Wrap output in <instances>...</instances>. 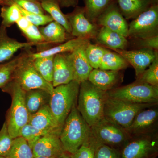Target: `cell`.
<instances>
[{
	"mask_svg": "<svg viewBox=\"0 0 158 158\" xmlns=\"http://www.w3.org/2000/svg\"><path fill=\"white\" fill-rule=\"evenodd\" d=\"M16 24L19 28L22 31L27 28L31 23L26 18L22 15L16 23Z\"/></svg>",
	"mask_w": 158,
	"mask_h": 158,
	"instance_id": "43",
	"label": "cell"
},
{
	"mask_svg": "<svg viewBox=\"0 0 158 158\" xmlns=\"http://www.w3.org/2000/svg\"><path fill=\"white\" fill-rule=\"evenodd\" d=\"M90 137L96 145L104 144L120 151L131 138L126 129L104 117L90 127Z\"/></svg>",
	"mask_w": 158,
	"mask_h": 158,
	"instance_id": "7",
	"label": "cell"
},
{
	"mask_svg": "<svg viewBox=\"0 0 158 158\" xmlns=\"http://www.w3.org/2000/svg\"><path fill=\"white\" fill-rule=\"evenodd\" d=\"M67 53L57 54L54 56L52 81L54 88L68 84L74 80L73 69Z\"/></svg>",
	"mask_w": 158,
	"mask_h": 158,
	"instance_id": "18",
	"label": "cell"
},
{
	"mask_svg": "<svg viewBox=\"0 0 158 158\" xmlns=\"http://www.w3.org/2000/svg\"><path fill=\"white\" fill-rule=\"evenodd\" d=\"M13 139L9 134L5 121L0 130V156L5 157L9 152L12 145Z\"/></svg>",
	"mask_w": 158,
	"mask_h": 158,
	"instance_id": "38",
	"label": "cell"
},
{
	"mask_svg": "<svg viewBox=\"0 0 158 158\" xmlns=\"http://www.w3.org/2000/svg\"><path fill=\"white\" fill-rule=\"evenodd\" d=\"M80 84L75 81L54 88L49 106L61 130L66 118L76 106Z\"/></svg>",
	"mask_w": 158,
	"mask_h": 158,
	"instance_id": "4",
	"label": "cell"
},
{
	"mask_svg": "<svg viewBox=\"0 0 158 158\" xmlns=\"http://www.w3.org/2000/svg\"><path fill=\"white\" fill-rule=\"evenodd\" d=\"M5 158H34L33 150L22 137L13 139L11 148Z\"/></svg>",
	"mask_w": 158,
	"mask_h": 158,
	"instance_id": "30",
	"label": "cell"
},
{
	"mask_svg": "<svg viewBox=\"0 0 158 158\" xmlns=\"http://www.w3.org/2000/svg\"><path fill=\"white\" fill-rule=\"evenodd\" d=\"M108 50L107 48L103 47L88 43L85 48V54L89 64L93 69L99 68L103 56Z\"/></svg>",
	"mask_w": 158,
	"mask_h": 158,
	"instance_id": "34",
	"label": "cell"
},
{
	"mask_svg": "<svg viewBox=\"0 0 158 158\" xmlns=\"http://www.w3.org/2000/svg\"><path fill=\"white\" fill-rule=\"evenodd\" d=\"M94 158H122L121 151L104 144L96 145Z\"/></svg>",
	"mask_w": 158,
	"mask_h": 158,
	"instance_id": "40",
	"label": "cell"
},
{
	"mask_svg": "<svg viewBox=\"0 0 158 158\" xmlns=\"http://www.w3.org/2000/svg\"><path fill=\"white\" fill-rule=\"evenodd\" d=\"M134 67L136 78L140 76L158 56V51L152 49L139 48L133 50H114Z\"/></svg>",
	"mask_w": 158,
	"mask_h": 158,
	"instance_id": "13",
	"label": "cell"
},
{
	"mask_svg": "<svg viewBox=\"0 0 158 158\" xmlns=\"http://www.w3.org/2000/svg\"><path fill=\"white\" fill-rule=\"evenodd\" d=\"M47 134L48 133L40 131L28 123L21 130L20 136L27 142L29 146L32 149L37 141L42 136Z\"/></svg>",
	"mask_w": 158,
	"mask_h": 158,
	"instance_id": "35",
	"label": "cell"
},
{
	"mask_svg": "<svg viewBox=\"0 0 158 158\" xmlns=\"http://www.w3.org/2000/svg\"><path fill=\"white\" fill-rule=\"evenodd\" d=\"M95 39L101 46L113 50H126L128 46L127 38L106 27H101Z\"/></svg>",
	"mask_w": 158,
	"mask_h": 158,
	"instance_id": "21",
	"label": "cell"
},
{
	"mask_svg": "<svg viewBox=\"0 0 158 158\" xmlns=\"http://www.w3.org/2000/svg\"><path fill=\"white\" fill-rule=\"evenodd\" d=\"M108 97L106 92L88 80L80 84L77 108L90 127L104 118V107Z\"/></svg>",
	"mask_w": 158,
	"mask_h": 158,
	"instance_id": "1",
	"label": "cell"
},
{
	"mask_svg": "<svg viewBox=\"0 0 158 158\" xmlns=\"http://www.w3.org/2000/svg\"><path fill=\"white\" fill-rule=\"evenodd\" d=\"M34 158L37 157L57 158L65 151L59 135L48 133L42 136L32 148Z\"/></svg>",
	"mask_w": 158,
	"mask_h": 158,
	"instance_id": "15",
	"label": "cell"
},
{
	"mask_svg": "<svg viewBox=\"0 0 158 158\" xmlns=\"http://www.w3.org/2000/svg\"><path fill=\"white\" fill-rule=\"evenodd\" d=\"M107 92L108 97L136 104H158V87L136 81Z\"/></svg>",
	"mask_w": 158,
	"mask_h": 158,
	"instance_id": "8",
	"label": "cell"
},
{
	"mask_svg": "<svg viewBox=\"0 0 158 158\" xmlns=\"http://www.w3.org/2000/svg\"><path fill=\"white\" fill-rule=\"evenodd\" d=\"M29 123L40 131L60 135L61 129L51 112L49 105H46L33 115H30Z\"/></svg>",
	"mask_w": 158,
	"mask_h": 158,
	"instance_id": "20",
	"label": "cell"
},
{
	"mask_svg": "<svg viewBox=\"0 0 158 158\" xmlns=\"http://www.w3.org/2000/svg\"><path fill=\"white\" fill-rule=\"evenodd\" d=\"M158 36V5H153L128 25V37L141 39Z\"/></svg>",
	"mask_w": 158,
	"mask_h": 158,
	"instance_id": "10",
	"label": "cell"
},
{
	"mask_svg": "<svg viewBox=\"0 0 158 158\" xmlns=\"http://www.w3.org/2000/svg\"><path fill=\"white\" fill-rule=\"evenodd\" d=\"M88 81L101 90L107 92L119 87L123 81V75L120 71L93 69Z\"/></svg>",
	"mask_w": 158,
	"mask_h": 158,
	"instance_id": "16",
	"label": "cell"
},
{
	"mask_svg": "<svg viewBox=\"0 0 158 158\" xmlns=\"http://www.w3.org/2000/svg\"><path fill=\"white\" fill-rule=\"evenodd\" d=\"M41 6L45 12L49 14L54 21L64 27L67 33L71 35V29L66 14H64L60 9L59 3L56 0H42Z\"/></svg>",
	"mask_w": 158,
	"mask_h": 158,
	"instance_id": "26",
	"label": "cell"
},
{
	"mask_svg": "<svg viewBox=\"0 0 158 158\" xmlns=\"http://www.w3.org/2000/svg\"><path fill=\"white\" fill-rule=\"evenodd\" d=\"M59 3L60 7H76L78 3L79 0H56Z\"/></svg>",
	"mask_w": 158,
	"mask_h": 158,
	"instance_id": "42",
	"label": "cell"
},
{
	"mask_svg": "<svg viewBox=\"0 0 158 158\" xmlns=\"http://www.w3.org/2000/svg\"><path fill=\"white\" fill-rule=\"evenodd\" d=\"M38 1H39L40 2H41V1H42V0H38Z\"/></svg>",
	"mask_w": 158,
	"mask_h": 158,
	"instance_id": "47",
	"label": "cell"
},
{
	"mask_svg": "<svg viewBox=\"0 0 158 158\" xmlns=\"http://www.w3.org/2000/svg\"><path fill=\"white\" fill-rule=\"evenodd\" d=\"M31 48L24 49L22 52L9 62L0 65V88H3L11 81L15 70Z\"/></svg>",
	"mask_w": 158,
	"mask_h": 158,
	"instance_id": "27",
	"label": "cell"
},
{
	"mask_svg": "<svg viewBox=\"0 0 158 158\" xmlns=\"http://www.w3.org/2000/svg\"><path fill=\"white\" fill-rule=\"evenodd\" d=\"M158 128L157 105L140 111L126 130L131 137L158 132Z\"/></svg>",
	"mask_w": 158,
	"mask_h": 158,
	"instance_id": "12",
	"label": "cell"
},
{
	"mask_svg": "<svg viewBox=\"0 0 158 158\" xmlns=\"http://www.w3.org/2000/svg\"><path fill=\"white\" fill-rule=\"evenodd\" d=\"M54 56H49L35 59L32 58L33 64L37 71L46 81L52 84L53 73Z\"/></svg>",
	"mask_w": 158,
	"mask_h": 158,
	"instance_id": "31",
	"label": "cell"
},
{
	"mask_svg": "<svg viewBox=\"0 0 158 158\" xmlns=\"http://www.w3.org/2000/svg\"><path fill=\"white\" fill-rule=\"evenodd\" d=\"M89 42H90L89 40L75 37L69 40L62 43L57 44V45H54L45 50L36 53L33 52L31 54V56L32 59H35L39 57L55 56L57 54L70 53L80 46Z\"/></svg>",
	"mask_w": 158,
	"mask_h": 158,
	"instance_id": "24",
	"label": "cell"
},
{
	"mask_svg": "<svg viewBox=\"0 0 158 158\" xmlns=\"http://www.w3.org/2000/svg\"><path fill=\"white\" fill-rule=\"evenodd\" d=\"M66 15L70 24L71 36L89 40L95 39L100 27L86 17L84 7L76 6L72 12Z\"/></svg>",
	"mask_w": 158,
	"mask_h": 158,
	"instance_id": "11",
	"label": "cell"
},
{
	"mask_svg": "<svg viewBox=\"0 0 158 158\" xmlns=\"http://www.w3.org/2000/svg\"><path fill=\"white\" fill-rule=\"evenodd\" d=\"M32 52L30 48L15 70L11 80L17 82L25 91L41 89L52 94L53 86L46 81L34 67L31 56Z\"/></svg>",
	"mask_w": 158,
	"mask_h": 158,
	"instance_id": "6",
	"label": "cell"
},
{
	"mask_svg": "<svg viewBox=\"0 0 158 158\" xmlns=\"http://www.w3.org/2000/svg\"><path fill=\"white\" fill-rule=\"evenodd\" d=\"M18 7L22 15L26 18L31 23L37 27L46 25L49 23L53 21V19L49 15L33 13Z\"/></svg>",
	"mask_w": 158,
	"mask_h": 158,
	"instance_id": "37",
	"label": "cell"
},
{
	"mask_svg": "<svg viewBox=\"0 0 158 158\" xmlns=\"http://www.w3.org/2000/svg\"><path fill=\"white\" fill-rule=\"evenodd\" d=\"M0 16L2 19L1 26L7 29L16 23L22 15L19 7L14 5L2 6Z\"/></svg>",
	"mask_w": 158,
	"mask_h": 158,
	"instance_id": "33",
	"label": "cell"
},
{
	"mask_svg": "<svg viewBox=\"0 0 158 158\" xmlns=\"http://www.w3.org/2000/svg\"><path fill=\"white\" fill-rule=\"evenodd\" d=\"M34 158H53L44 157H37Z\"/></svg>",
	"mask_w": 158,
	"mask_h": 158,
	"instance_id": "45",
	"label": "cell"
},
{
	"mask_svg": "<svg viewBox=\"0 0 158 158\" xmlns=\"http://www.w3.org/2000/svg\"><path fill=\"white\" fill-rule=\"evenodd\" d=\"M158 104H136L108 97L104 107V117L126 130L141 110Z\"/></svg>",
	"mask_w": 158,
	"mask_h": 158,
	"instance_id": "5",
	"label": "cell"
},
{
	"mask_svg": "<svg viewBox=\"0 0 158 158\" xmlns=\"http://www.w3.org/2000/svg\"><path fill=\"white\" fill-rule=\"evenodd\" d=\"M33 46H37V44L34 43L21 42L11 38L7 34V29L0 26V65L9 61L19 50Z\"/></svg>",
	"mask_w": 158,
	"mask_h": 158,
	"instance_id": "19",
	"label": "cell"
},
{
	"mask_svg": "<svg viewBox=\"0 0 158 158\" xmlns=\"http://www.w3.org/2000/svg\"><path fill=\"white\" fill-rule=\"evenodd\" d=\"M11 95L12 102L6 116L8 131L13 139L20 137L21 130L29 123L30 115L25 102V91L18 84L11 80L2 88Z\"/></svg>",
	"mask_w": 158,
	"mask_h": 158,
	"instance_id": "2",
	"label": "cell"
},
{
	"mask_svg": "<svg viewBox=\"0 0 158 158\" xmlns=\"http://www.w3.org/2000/svg\"><path fill=\"white\" fill-rule=\"evenodd\" d=\"M85 15L92 23L96 24L98 19L107 8L113 0H84Z\"/></svg>",
	"mask_w": 158,
	"mask_h": 158,
	"instance_id": "29",
	"label": "cell"
},
{
	"mask_svg": "<svg viewBox=\"0 0 158 158\" xmlns=\"http://www.w3.org/2000/svg\"><path fill=\"white\" fill-rule=\"evenodd\" d=\"M51 94L41 89L25 91V102L30 115L37 113L46 105L49 104Z\"/></svg>",
	"mask_w": 158,
	"mask_h": 158,
	"instance_id": "25",
	"label": "cell"
},
{
	"mask_svg": "<svg viewBox=\"0 0 158 158\" xmlns=\"http://www.w3.org/2000/svg\"><path fill=\"white\" fill-rule=\"evenodd\" d=\"M135 40L136 45L139 48L152 49L158 51V36Z\"/></svg>",
	"mask_w": 158,
	"mask_h": 158,
	"instance_id": "41",
	"label": "cell"
},
{
	"mask_svg": "<svg viewBox=\"0 0 158 158\" xmlns=\"http://www.w3.org/2000/svg\"><path fill=\"white\" fill-rule=\"evenodd\" d=\"M0 158H5V157H4L2 156H0Z\"/></svg>",
	"mask_w": 158,
	"mask_h": 158,
	"instance_id": "46",
	"label": "cell"
},
{
	"mask_svg": "<svg viewBox=\"0 0 158 158\" xmlns=\"http://www.w3.org/2000/svg\"><path fill=\"white\" fill-rule=\"evenodd\" d=\"M90 127L74 106L66 118L59 138L65 152L70 154L76 152L88 140Z\"/></svg>",
	"mask_w": 158,
	"mask_h": 158,
	"instance_id": "3",
	"label": "cell"
},
{
	"mask_svg": "<svg viewBox=\"0 0 158 158\" xmlns=\"http://www.w3.org/2000/svg\"><path fill=\"white\" fill-rule=\"evenodd\" d=\"M96 144L90 138L88 140L73 154H70L71 158H94V150Z\"/></svg>",
	"mask_w": 158,
	"mask_h": 158,
	"instance_id": "39",
	"label": "cell"
},
{
	"mask_svg": "<svg viewBox=\"0 0 158 158\" xmlns=\"http://www.w3.org/2000/svg\"><path fill=\"white\" fill-rule=\"evenodd\" d=\"M88 43L80 46L71 52L67 53L73 69V81L78 82L79 84L88 81L89 75L93 69L89 64L85 54V48Z\"/></svg>",
	"mask_w": 158,
	"mask_h": 158,
	"instance_id": "17",
	"label": "cell"
},
{
	"mask_svg": "<svg viewBox=\"0 0 158 158\" xmlns=\"http://www.w3.org/2000/svg\"><path fill=\"white\" fill-rule=\"evenodd\" d=\"M57 158H71V157L70 154L65 152Z\"/></svg>",
	"mask_w": 158,
	"mask_h": 158,
	"instance_id": "44",
	"label": "cell"
},
{
	"mask_svg": "<svg viewBox=\"0 0 158 158\" xmlns=\"http://www.w3.org/2000/svg\"><path fill=\"white\" fill-rule=\"evenodd\" d=\"M129 65L121 55L108 50L103 56L99 69L103 70L120 71L127 68Z\"/></svg>",
	"mask_w": 158,
	"mask_h": 158,
	"instance_id": "28",
	"label": "cell"
},
{
	"mask_svg": "<svg viewBox=\"0 0 158 158\" xmlns=\"http://www.w3.org/2000/svg\"><path fill=\"white\" fill-rule=\"evenodd\" d=\"M39 29L44 41L51 47L65 42L68 39V35H70L63 26L54 21L39 27Z\"/></svg>",
	"mask_w": 158,
	"mask_h": 158,
	"instance_id": "23",
	"label": "cell"
},
{
	"mask_svg": "<svg viewBox=\"0 0 158 158\" xmlns=\"http://www.w3.org/2000/svg\"><path fill=\"white\" fill-rule=\"evenodd\" d=\"M118 8L126 19H134L151 6L158 4V0H117Z\"/></svg>",
	"mask_w": 158,
	"mask_h": 158,
	"instance_id": "22",
	"label": "cell"
},
{
	"mask_svg": "<svg viewBox=\"0 0 158 158\" xmlns=\"http://www.w3.org/2000/svg\"><path fill=\"white\" fill-rule=\"evenodd\" d=\"M96 24L104 27L127 38L128 25L118 6L113 1L97 20Z\"/></svg>",
	"mask_w": 158,
	"mask_h": 158,
	"instance_id": "14",
	"label": "cell"
},
{
	"mask_svg": "<svg viewBox=\"0 0 158 158\" xmlns=\"http://www.w3.org/2000/svg\"><path fill=\"white\" fill-rule=\"evenodd\" d=\"M136 80L158 87V56Z\"/></svg>",
	"mask_w": 158,
	"mask_h": 158,
	"instance_id": "36",
	"label": "cell"
},
{
	"mask_svg": "<svg viewBox=\"0 0 158 158\" xmlns=\"http://www.w3.org/2000/svg\"><path fill=\"white\" fill-rule=\"evenodd\" d=\"M14 5L30 12L45 14L40 2L38 0H0V5L2 6Z\"/></svg>",
	"mask_w": 158,
	"mask_h": 158,
	"instance_id": "32",
	"label": "cell"
},
{
	"mask_svg": "<svg viewBox=\"0 0 158 158\" xmlns=\"http://www.w3.org/2000/svg\"><path fill=\"white\" fill-rule=\"evenodd\" d=\"M122 158H156L158 132L133 136L121 150Z\"/></svg>",
	"mask_w": 158,
	"mask_h": 158,
	"instance_id": "9",
	"label": "cell"
}]
</instances>
